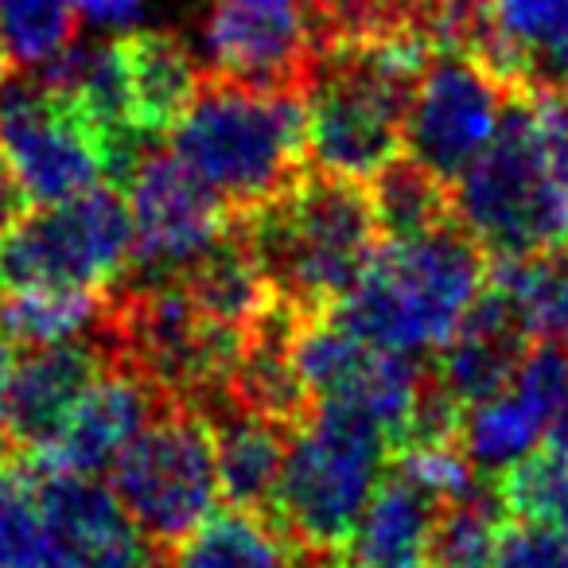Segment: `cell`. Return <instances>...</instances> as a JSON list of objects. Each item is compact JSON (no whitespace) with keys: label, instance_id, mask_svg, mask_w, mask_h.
Returning <instances> with one entry per match:
<instances>
[{"label":"cell","instance_id":"cell-29","mask_svg":"<svg viewBox=\"0 0 568 568\" xmlns=\"http://www.w3.org/2000/svg\"><path fill=\"white\" fill-rule=\"evenodd\" d=\"M79 32L74 0H0V40L12 67L43 71L51 67Z\"/></svg>","mask_w":568,"mask_h":568},{"label":"cell","instance_id":"cell-16","mask_svg":"<svg viewBox=\"0 0 568 568\" xmlns=\"http://www.w3.org/2000/svg\"><path fill=\"white\" fill-rule=\"evenodd\" d=\"M110 363L113 351L102 327L79 335V339L28 347V355L12 366L9 386L0 394V420L12 440L32 452L43 448L59 433L67 413L74 409V402L102 378Z\"/></svg>","mask_w":568,"mask_h":568},{"label":"cell","instance_id":"cell-30","mask_svg":"<svg viewBox=\"0 0 568 568\" xmlns=\"http://www.w3.org/2000/svg\"><path fill=\"white\" fill-rule=\"evenodd\" d=\"M495 495L510 518L568 529V464L549 448H534L495 475Z\"/></svg>","mask_w":568,"mask_h":568},{"label":"cell","instance_id":"cell-28","mask_svg":"<svg viewBox=\"0 0 568 568\" xmlns=\"http://www.w3.org/2000/svg\"><path fill=\"white\" fill-rule=\"evenodd\" d=\"M316 40H409L428 43L433 0H308ZM433 48V43H428Z\"/></svg>","mask_w":568,"mask_h":568},{"label":"cell","instance_id":"cell-18","mask_svg":"<svg viewBox=\"0 0 568 568\" xmlns=\"http://www.w3.org/2000/svg\"><path fill=\"white\" fill-rule=\"evenodd\" d=\"M483 67L514 94H560L568 87V0H495Z\"/></svg>","mask_w":568,"mask_h":568},{"label":"cell","instance_id":"cell-22","mask_svg":"<svg viewBox=\"0 0 568 568\" xmlns=\"http://www.w3.org/2000/svg\"><path fill=\"white\" fill-rule=\"evenodd\" d=\"M175 281L183 284V293L191 296L199 312H203L211 324L226 327L234 335H245L265 308L276 301L273 288H268L265 273H261L257 257H253L250 242H245L237 219L226 226V234L195 257L183 268Z\"/></svg>","mask_w":568,"mask_h":568},{"label":"cell","instance_id":"cell-17","mask_svg":"<svg viewBox=\"0 0 568 568\" xmlns=\"http://www.w3.org/2000/svg\"><path fill=\"white\" fill-rule=\"evenodd\" d=\"M529 343H534V335H529L526 316L487 276V288L471 304L459 332L428 363L433 382L440 386L444 397H452L467 413L487 397H495L514 378Z\"/></svg>","mask_w":568,"mask_h":568},{"label":"cell","instance_id":"cell-32","mask_svg":"<svg viewBox=\"0 0 568 568\" xmlns=\"http://www.w3.org/2000/svg\"><path fill=\"white\" fill-rule=\"evenodd\" d=\"M495 568H568V529L545 521H503Z\"/></svg>","mask_w":568,"mask_h":568},{"label":"cell","instance_id":"cell-12","mask_svg":"<svg viewBox=\"0 0 568 568\" xmlns=\"http://www.w3.org/2000/svg\"><path fill=\"white\" fill-rule=\"evenodd\" d=\"M203 40L206 74L265 90H304L320 48L308 0H214Z\"/></svg>","mask_w":568,"mask_h":568},{"label":"cell","instance_id":"cell-8","mask_svg":"<svg viewBox=\"0 0 568 568\" xmlns=\"http://www.w3.org/2000/svg\"><path fill=\"white\" fill-rule=\"evenodd\" d=\"M133 219L118 187H90L24 214L0 234V284L17 288H87L110 293L129 273Z\"/></svg>","mask_w":568,"mask_h":568},{"label":"cell","instance_id":"cell-34","mask_svg":"<svg viewBox=\"0 0 568 568\" xmlns=\"http://www.w3.org/2000/svg\"><path fill=\"white\" fill-rule=\"evenodd\" d=\"M74 9L102 28H125L129 20L141 17L144 0H74Z\"/></svg>","mask_w":568,"mask_h":568},{"label":"cell","instance_id":"cell-31","mask_svg":"<svg viewBox=\"0 0 568 568\" xmlns=\"http://www.w3.org/2000/svg\"><path fill=\"white\" fill-rule=\"evenodd\" d=\"M43 545V506L36 464L0 467V568H32Z\"/></svg>","mask_w":568,"mask_h":568},{"label":"cell","instance_id":"cell-2","mask_svg":"<svg viewBox=\"0 0 568 568\" xmlns=\"http://www.w3.org/2000/svg\"><path fill=\"white\" fill-rule=\"evenodd\" d=\"M234 219L273 296L301 316L332 312L382 242L371 187L316 168Z\"/></svg>","mask_w":568,"mask_h":568},{"label":"cell","instance_id":"cell-21","mask_svg":"<svg viewBox=\"0 0 568 568\" xmlns=\"http://www.w3.org/2000/svg\"><path fill=\"white\" fill-rule=\"evenodd\" d=\"M118 51L136 129L149 141L172 136L206 79L195 51L175 32H125L118 36Z\"/></svg>","mask_w":568,"mask_h":568},{"label":"cell","instance_id":"cell-20","mask_svg":"<svg viewBox=\"0 0 568 568\" xmlns=\"http://www.w3.org/2000/svg\"><path fill=\"white\" fill-rule=\"evenodd\" d=\"M203 413L214 428L222 498L230 506H237V510H273L293 428L281 425V420L261 417V413L242 409V405L226 402V397L203 405Z\"/></svg>","mask_w":568,"mask_h":568},{"label":"cell","instance_id":"cell-15","mask_svg":"<svg viewBox=\"0 0 568 568\" xmlns=\"http://www.w3.org/2000/svg\"><path fill=\"white\" fill-rule=\"evenodd\" d=\"M568 397V351L557 343L534 339L526 358L518 363L514 378L487 397L483 405L467 409L464 417V448L475 471L498 475L537 448L549 433L552 417Z\"/></svg>","mask_w":568,"mask_h":568},{"label":"cell","instance_id":"cell-5","mask_svg":"<svg viewBox=\"0 0 568 568\" xmlns=\"http://www.w3.org/2000/svg\"><path fill=\"white\" fill-rule=\"evenodd\" d=\"M172 152L234 214L253 211L308 172L304 90H265L206 74L172 129Z\"/></svg>","mask_w":568,"mask_h":568},{"label":"cell","instance_id":"cell-10","mask_svg":"<svg viewBox=\"0 0 568 568\" xmlns=\"http://www.w3.org/2000/svg\"><path fill=\"white\" fill-rule=\"evenodd\" d=\"M133 257L121 281H175L234 222V211L175 152L149 149L129 175Z\"/></svg>","mask_w":568,"mask_h":568},{"label":"cell","instance_id":"cell-35","mask_svg":"<svg viewBox=\"0 0 568 568\" xmlns=\"http://www.w3.org/2000/svg\"><path fill=\"white\" fill-rule=\"evenodd\" d=\"M545 448L557 452V456L568 464V397H565V405L557 409V417H552L549 433H545Z\"/></svg>","mask_w":568,"mask_h":568},{"label":"cell","instance_id":"cell-27","mask_svg":"<svg viewBox=\"0 0 568 568\" xmlns=\"http://www.w3.org/2000/svg\"><path fill=\"white\" fill-rule=\"evenodd\" d=\"M503 503L498 495H471L440 506V518L433 529V549L428 565L433 568H495V545L503 534Z\"/></svg>","mask_w":568,"mask_h":568},{"label":"cell","instance_id":"cell-4","mask_svg":"<svg viewBox=\"0 0 568 568\" xmlns=\"http://www.w3.org/2000/svg\"><path fill=\"white\" fill-rule=\"evenodd\" d=\"M428 59L433 48L409 36L320 43L304 82L308 168L371 183L394 164Z\"/></svg>","mask_w":568,"mask_h":568},{"label":"cell","instance_id":"cell-19","mask_svg":"<svg viewBox=\"0 0 568 568\" xmlns=\"http://www.w3.org/2000/svg\"><path fill=\"white\" fill-rule=\"evenodd\" d=\"M440 506L409 471H386L343 541L335 568H425Z\"/></svg>","mask_w":568,"mask_h":568},{"label":"cell","instance_id":"cell-33","mask_svg":"<svg viewBox=\"0 0 568 568\" xmlns=\"http://www.w3.org/2000/svg\"><path fill=\"white\" fill-rule=\"evenodd\" d=\"M28 191L24 183L17 180V172H12V164L4 160V152H0V234L4 230H12L20 219L28 214Z\"/></svg>","mask_w":568,"mask_h":568},{"label":"cell","instance_id":"cell-11","mask_svg":"<svg viewBox=\"0 0 568 568\" xmlns=\"http://www.w3.org/2000/svg\"><path fill=\"white\" fill-rule=\"evenodd\" d=\"M510 94L514 90L479 59L459 51H433L405 113L402 152L436 180L456 183L495 136Z\"/></svg>","mask_w":568,"mask_h":568},{"label":"cell","instance_id":"cell-13","mask_svg":"<svg viewBox=\"0 0 568 568\" xmlns=\"http://www.w3.org/2000/svg\"><path fill=\"white\" fill-rule=\"evenodd\" d=\"M40 471L43 545L32 568H156L164 560L110 487L87 475Z\"/></svg>","mask_w":568,"mask_h":568},{"label":"cell","instance_id":"cell-26","mask_svg":"<svg viewBox=\"0 0 568 568\" xmlns=\"http://www.w3.org/2000/svg\"><path fill=\"white\" fill-rule=\"evenodd\" d=\"M366 187H371L382 237H409L444 226V222H456L452 183L436 180L433 172H425L405 152L394 164L382 168Z\"/></svg>","mask_w":568,"mask_h":568},{"label":"cell","instance_id":"cell-37","mask_svg":"<svg viewBox=\"0 0 568 568\" xmlns=\"http://www.w3.org/2000/svg\"><path fill=\"white\" fill-rule=\"evenodd\" d=\"M549 105H552V113H557L560 125H565V133H568V87L560 90V94H552V98H549Z\"/></svg>","mask_w":568,"mask_h":568},{"label":"cell","instance_id":"cell-14","mask_svg":"<svg viewBox=\"0 0 568 568\" xmlns=\"http://www.w3.org/2000/svg\"><path fill=\"white\" fill-rule=\"evenodd\" d=\"M172 397L136 366L113 358L102 378L74 402L59 433L32 452V464L43 471L87 475L98 479L118 464V456L136 440L144 425L156 417Z\"/></svg>","mask_w":568,"mask_h":568},{"label":"cell","instance_id":"cell-36","mask_svg":"<svg viewBox=\"0 0 568 568\" xmlns=\"http://www.w3.org/2000/svg\"><path fill=\"white\" fill-rule=\"evenodd\" d=\"M12 366H17V343L4 335V327H0V394H4V386H9V374Z\"/></svg>","mask_w":568,"mask_h":568},{"label":"cell","instance_id":"cell-6","mask_svg":"<svg viewBox=\"0 0 568 568\" xmlns=\"http://www.w3.org/2000/svg\"><path fill=\"white\" fill-rule=\"evenodd\" d=\"M389 440L371 417L339 402H316L296 425L276 483L273 521L304 552H339L382 479Z\"/></svg>","mask_w":568,"mask_h":568},{"label":"cell","instance_id":"cell-1","mask_svg":"<svg viewBox=\"0 0 568 568\" xmlns=\"http://www.w3.org/2000/svg\"><path fill=\"white\" fill-rule=\"evenodd\" d=\"M452 199L456 219L495 261L568 245V133L549 98L510 94Z\"/></svg>","mask_w":568,"mask_h":568},{"label":"cell","instance_id":"cell-3","mask_svg":"<svg viewBox=\"0 0 568 568\" xmlns=\"http://www.w3.org/2000/svg\"><path fill=\"white\" fill-rule=\"evenodd\" d=\"M487 276V250L459 219L425 234L382 237L332 316L382 351L436 355L459 332Z\"/></svg>","mask_w":568,"mask_h":568},{"label":"cell","instance_id":"cell-24","mask_svg":"<svg viewBox=\"0 0 568 568\" xmlns=\"http://www.w3.org/2000/svg\"><path fill=\"white\" fill-rule=\"evenodd\" d=\"M105 301L110 293H87V288H17L0 296V327L17 347L79 339L98 332Z\"/></svg>","mask_w":568,"mask_h":568},{"label":"cell","instance_id":"cell-38","mask_svg":"<svg viewBox=\"0 0 568 568\" xmlns=\"http://www.w3.org/2000/svg\"><path fill=\"white\" fill-rule=\"evenodd\" d=\"M12 436H9V428H4V420H0V467L9 464V456H12Z\"/></svg>","mask_w":568,"mask_h":568},{"label":"cell","instance_id":"cell-39","mask_svg":"<svg viewBox=\"0 0 568 568\" xmlns=\"http://www.w3.org/2000/svg\"><path fill=\"white\" fill-rule=\"evenodd\" d=\"M4 79H12V55H9V48H4V40H0V82Z\"/></svg>","mask_w":568,"mask_h":568},{"label":"cell","instance_id":"cell-7","mask_svg":"<svg viewBox=\"0 0 568 568\" xmlns=\"http://www.w3.org/2000/svg\"><path fill=\"white\" fill-rule=\"evenodd\" d=\"M113 495L149 545L168 557L214 514L222 498L214 428L203 409L168 402L110 467Z\"/></svg>","mask_w":568,"mask_h":568},{"label":"cell","instance_id":"cell-23","mask_svg":"<svg viewBox=\"0 0 568 568\" xmlns=\"http://www.w3.org/2000/svg\"><path fill=\"white\" fill-rule=\"evenodd\" d=\"M301 545L276 521L253 510H214L180 549L164 557V568H301Z\"/></svg>","mask_w":568,"mask_h":568},{"label":"cell","instance_id":"cell-25","mask_svg":"<svg viewBox=\"0 0 568 568\" xmlns=\"http://www.w3.org/2000/svg\"><path fill=\"white\" fill-rule=\"evenodd\" d=\"M498 284L526 316L529 335L568 351V245L537 257H506L490 265Z\"/></svg>","mask_w":568,"mask_h":568},{"label":"cell","instance_id":"cell-9","mask_svg":"<svg viewBox=\"0 0 568 568\" xmlns=\"http://www.w3.org/2000/svg\"><path fill=\"white\" fill-rule=\"evenodd\" d=\"M0 152L32 203H63L105 180L94 129L43 79L0 82Z\"/></svg>","mask_w":568,"mask_h":568}]
</instances>
